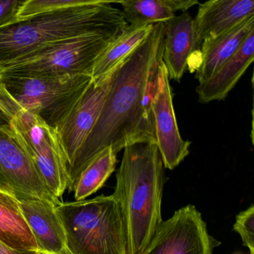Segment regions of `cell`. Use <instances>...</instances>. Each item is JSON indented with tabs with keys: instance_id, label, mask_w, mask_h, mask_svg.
Here are the masks:
<instances>
[{
	"instance_id": "cell-8",
	"label": "cell",
	"mask_w": 254,
	"mask_h": 254,
	"mask_svg": "<svg viewBox=\"0 0 254 254\" xmlns=\"http://www.w3.org/2000/svg\"><path fill=\"white\" fill-rule=\"evenodd\" d=\"M0 192L18 200L62 203L49 190L29 156L16 139L8 120L0 111Z\"/></svg>"
},
{
	"instance_id": "cell-25",
	"label": "cell",
	"mask_w": 254,
	"mask_h": 254,
	"mask_svg": "<svg viewBox=\"0 0 254 254\" xmlns=\"http://www.w3.org/2000/svg\"><path fill=\"white\" fill-rule=\"evenodd\" d=\"M38 254H43V253H40V252H38Z\"/></svg>"
},
{
	"instance_id": "cell-12",
	"label": "cell",
	"mask_w": 254,
	"mask_h": 254,
	"mask_svg": "<svg viewBox=\"0 0 254 254\" xmlns=\"http://www.w3.org/2000/svg\"><path fill=\"white\" fill-rule=\"evenodd\" d=\"M19 203L36 241L38 252L73 254L68 247L66 231L57 206L41 200H19Z\"/></svg>"
},
{
	"instance_id": "cell-18",
	"label": "cell",
	"mask_w": 254,
	"mask_h": 254,
	"mask_svg": "<svg viewBox=\"0 0 254 254\" xmlns=\"http://www.w3.org/2000/svg\"><path fill=\"white\" fill-rule=\"evenodd\" d=\"M123 8L129 26H145L164 23L175 17V13L186 12L198 4L197 0H123L115 1Z\"/></svg>"
},
{
	"instance_id": "cell-22",
	"label": "cell",
	"mask_w": 254,
	"mask_h": 254,
	"mask_svg": "<svg viewBox=\"0 0 254 254\" xmlns=\"http://www.w3.org/2000/svg\"><path fill=\"white\" fill-rule=\"evenodd\" d=\"M233 230L242 238L245 247L250 250V254H254V206L251 205L236 216Z\"/></svg>"
},
{
	"instance_id": "cell-24",
	"label": "cell",
	"mask_w": 254,
	"mask_h": 254,
	"mask_svg": "<svg viewBox=\"0 0 254 254\" xmlns=\"http://www.w3.org/2000/svg\"><path fill=\"white\" fill-rule=\"evenodd\" d=\"M0 254H39L38 253L22 252L10 248L0 241Z\"/></svg>"
},
{
	"instance_id": "cell-14",
	"label": "cell",
	"mask_w": 254,
	"mask_h": 254,
	"mask_svg": "<svg viewBox=\"0 0 254 254\" xmlns=\"http://www.w3.org/2000/svg\"><path fill=\"white\" fill-rule=\"evenodd\" d=\"M254 16V0H210L200 4L194 19L196 35L201 44Z\"/></svg>"
},
{
	"instance_id": "cell-17",
	"label": "cell",
	"mask_w": 254,
	"mask_h": 254,
	"mask_svg": "<svg viewBox=\"0 0 254 254\" xmlns=\"http://www.w3.org/2000/svg\"><path fill=\"white\" fill-rule=\"evenodd\" d=\"M0 241L22 252H38L36 241L19 200L2 192H0Z\"/></svg>"
},
{
	"instance_id": "cell-9",
	"label": "cell",
	"mask_w": 254,
	"mask_h": 254,
	"mask_svg": "<svg viewBox=\"0 0 254 254\" xmlns=\"http://www.w3.org/2000/svg\"><path fill=\"white\" fill-rule=\"evenodd\" d=\"M218 245L200 212L189 204L162 221L142 254H212Z\"/></svg>"
},
{
	"instance_id": "cell-13",
	"label": "cell",
	"mask_w": 254,
	"mask_h": 254,
	"mask_svg": "<svg viewBox=\"0 0 254 254\" xmlns=\"http://www.w3.org/2000/svg\"><path fill=\"white\" fill-rule=\"evenodd\" d=\"M165 38L163 63L169 79L180 81L189 61L200 44L196 35L194 19L189 13L164 22Z\"/></svg>"
},
{
	"instance_id": "cell-3",
	"label": "cell",
	"mask_w": 254,
	"mask_h": 254,
	"mask_svg": "<svg viewBox=\"0 0 254 254\" xmlns=\"http://www.w3.org/2000/svg\"><path fill=\"white\" fill-rule=\"evenodd\" d=\"M116 179L113 194L126 227L127 254H142L163 221L164 166L157 144L126 146Z\"/></svg>"
},
{
	"instance_id": "cell-7",
	"label": "cell",
	"mask_w": 254,
	"mask_h": 254,
	"mask_svg": "<svg viewBox=\"0 0 254 254\" xmlns=\"http://www.w3.org/2000/svg\"><path fill=\"white\" fill-rule=\"evenodd\" d=\"M92 81L86 74L55 78L0 75V84L17 103L57 129Z\"/></svg>"
},
{
	"instance_id": "cell-2",
	"label": "cell",
	"mask_w": 254,
	"mask_h": 254,
	"mask_svg": "<svg viewBox=\"0 0 254 254\" xmlns=\"http://www.w3.org/2000/svg\"><path fill=\"white\" fill-rule=\"evenodd\" d=\"M114 2L97 0L90 5L38 14L0 26V70L62 40L87 35L118 38L128 24L122 11L111 5Z\"/></svg>"
},
{
	"instance_id": "cell-16",
	"label": "cell",
	"mask_w": 254,
	"mask_h": 254,
	"mask_svg": "<svg viewBox=\"0 0 254 254\" xmlns=\"http://www.w3.org/2000/svg\"><path fill=\"white\" fill-rule=\"evenodd\" d=\"M254 59V30L247 37L237 53L210 78L196 87L200 103L222 101L236 85Z\"/></svg>"
},
{
	"instance_id": "cell-15",
	"label": "cell",
	"mask_w": 254,
	"mask_h": 254,
	"mask_svg": "<svg viewBox=\"0 0 254 254\" xmlns=\"http://www.w3.org/2000/svg\"><path fill=\"white\" fill-rule=\"evenodd\" d=\"M253 30H254V16L248 17L215 38L203 41L200 50V64L195 74L199 84L210 78L230 60Z\"/></svg>"
},
{
	"instance_id": "cell-21",
	"label": "cell",
	"mask_w": 254,
	"mask_h": 254,
	"mask_svg": "<svg viewBox=\"0 0 254 254\" xmlns=\"http://www.w3.org/2000/svg\"><path fill=\"white\" fill-rule=\"evenodd\" d=\"M96 1L97 0H26L17 13V20L45 13L90 5Z\"/></svg>"
},
{
	"instance_id": "cell-19",
	"label": "cell",
	"mask_w": 254,
	"mask_h": 254,
	"mask_svg": "<svg viewBox=\"0 0 254 254\" xmlns=\"http://www.w3.org/2000/svg\"><path fill=\"white\" fill-rule=\"evenodd\" d=\"M154 25L145 26H127L124 33L114 41L105 50L95 64L92 72L93 81L110 75L116 68L149 35Z\"/></svg>"
},
{
	"instance_id": "cell-23",
	"label": "cell",
	"mask_w": 254,
	"mask_h": 254,
	"mask_svg": "<svg viewBox=\"0 0 254 254\" xmlns=\"http://www.w3.org/2000/svg\"><path fill=\"white\" fill-rule=\"evenodd\" d=\"M24 1L0 0V26L17 20V14Z\"/></svg>"
},
{
	"instance_id": "cell-5",
	"label": "cell",
	"mask_w": 254,
	"mask_h": 254,
	"mask_svg": "<svg viewBox=\"0 0 254 254\" xmlns=\"http://www.w3.org/2000/svg\"><path fill=\"white\" fill-rule=\"evenodd\" d=\"M0 111L49 190L62 198L69 185L68 163L59 130L17 103L0 84Z\"/></svg>"
},
{
	"instance_id": "cell-10",
	"label": "cell",
	"mask_w": 254,
	"mask_h": 254,
	"mask_svg": "<svg viewBox=\"0 0 254 254\" xmlns=\"http://www.w3.org/2000/svg\"><path fill=\"white\" fill-rule=\"evenodd\" d=\"M173 96L164 64L160 68L157 89L151 102L156 144L163 166L173 170L190 154L191 142L180 134L173 106Z\"/></svg>"
},
{
	"instance_id": "cell-4",
	"label": "cell",
	"mask_w": 254,
	"mask_h": 254,
	"mask_svg": "<svg viewBox=\"0 0 254 254\" xmlns=\"http://www.w3.org/2000/svg\"><path fill=\"white\" fill-rule=\"evenodd\" d=\"M73 254H127L123 215L114 194L56 206Z\"/></svg>"
},
{
	"instance_id": "cell-1",
	"label": "cell",
	"mask_w": 254,
	"mask_h": 254,
	"mask_svg": "<svg viewBox=\"0 0 254 254\" xmlns=\"http://www.w3.org/2000/svg\"><path fill=\"white\" fill-rule=\"evenodd\" d=\"M164 38V23L154 24L148 38L116 68L97 123L69 169V191L81 171L105 148L111 147L117 154L138 142L156 143L151 102Z\"/></svg>"
},
{
	"instance_id": "cell-11",
	"label": "cell",
	"mask_w": 254,
	"mask_h": 254,
	"mask_svg": "<svg viewBox=\"0 0 254 254\" xmlns=\"http://www.w3.org/2000/svg\"><path fill=\"white\" fill-rule=\"evenodd\" d=\"M114 72L99 81H92L87 91L58 128L67 160L68 172L97 123Z\"/></svg>"
},
{
	"instance_id": "cell-20",
	"label": "cell",
	"mask_w": 254,
	"mask_h": 254,
	"mask_svg": "<svg viewBox=\"0 0 254 254\" xmlns=\"http://www.w3.org/2000/svg\"><path fill=\"white\" fill-rule=\"evenodd\" d=\"M117 154L111 147L99 153L81 171L74 185L75 200H86L99 191L108 181L117 166Z\"/></svg>"
},
{
	"instance_id": "cell-6",
	"label": "cell",
	"mask_w": 254,
	"mask_h": 254,
	"mask_svg": "<svg viewBox=\"0 0 254 254\" xmlns=\"http://www.w3.org/2000/svg\"><path fill=\"white\" fill-rule=\"evenodd\" d=\"M117 39L87 35L62 40L11 62L0 70V75L33 78L91 75L99 58Z\"/></svg>"
}]
</instances>
